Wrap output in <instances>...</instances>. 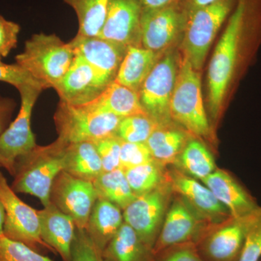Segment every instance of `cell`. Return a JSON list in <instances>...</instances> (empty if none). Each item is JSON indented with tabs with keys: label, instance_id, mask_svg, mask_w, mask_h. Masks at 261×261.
<instances>
[{
	"label": "cell",
	"instance_id": "25",
	"mask_svg": "<svg viewBox=\"0 0 261 261\" xmlns=\"http://www.w3.org/2000/svg\"><path fill=\"white\" fill-rule=\"evenodd\" d=\"M63 171L75 177L93 182L103 172L100 157L94 142L67 145Z\"/></svg>",
	"mask_w": 261,
	"mask_h": 261
},
{
	"label": "cell",
	"instance_id": "2",
	"mask_svg": "<svg viewBox=\"0 0 261 261\" xmlns=\"http://www.w3.org/2000/svg\"><path fill=\"white\" fill-rule=\"evenodd\" d=\"M246 11V1L239 0L211 58L207 82L209 107L211 118L214 121L221 112L225 94L234 71Z\"/></svg>",
	"mask_w": 261,
	"mask_h": 261
},
{
	"label": "cell",
	"instance_id": "10",
	"mask_svg": "<svg viewBox=\"0 0 261 261\" xmlns=\"http://www.w3.org/2000/svg\"><path fill=\"white\" fill-rule=\"evenodd\" d=\"M21 104L18 116L0 135V167L14 176L17 161L37 146L31 120L33 108L42 89L23 87L19 89Z\"/></svg>",
	"mask_w": 261,
	"mask_h": 261
},
{
	"label": "cell",
	"instance_id": "39",
	"mask_svg": "<svg viewBox=\"0 0 261 261\" xmlns=\"http://www.w3.org/2000/svg\"><path fill=\"white\" fill-rule=\"evenodd\" d=\"M20 27L0 15V58H6L17 47Z\"/></svg>",
	"mask_w": 261,
	"mask_h": 261
},
{
	"label": "cell",
	"instance_id": "11",
	"mask_svg": "<svg viewBox=\"0 0 261 261\" xmlns=\"http://www.w3.org/2000/svg\"><path fill=\"white\" fill-rule=\"evenodd\" d=\"M176 58L167 55L158 62L139 91L141 105L160 126L171 125L170 102L178 73Z\"/></svg>",
	"mask_w": 261,
	"mask_h": 261
},
{
	"label": "cell",
	"instance_id": "19",
	"mask_svg": "<svg viewBox=\"0 0 261 261\" xmlns=\"http://www.w3.org/2000/svg\"><path fill=\"white\" fill-rule=\"evenodd\" d=\"M202 182L232 217L246 216L261 207L246 188L226 170L217 168Z\"/></svg>",
	"mask_w": 261,
	"mask_h": 261
},
{
	"label": "cell",
	"instance_id": "1",
	"mask_svg": "<svg viewBox=\"0 0 261 261\" xmlns=\"http://www.w3.org/2000/svg\"><path fill=\"white\" fill-rule=\"evenodd\" d=\"M67 144L57 139L48 145H37L17 161L11 188L15 193L34 196L44 207L50 203L53 181L64 170Z\"/></svg>",
	"mask_w": 261,
	"mask_h": 261
},
{
	"label": "cell",
	"instance_id": "12",
	"mask_svg": "<svg viewBox=\"0 0 261 261\" xmlns=\"http://www.w3.org/2000/svg\"><path fill=\"white\" fill-rule=\"evenodd\" d=\"M98 197L93 182L75 177L61 171L51 185L49 199L51 203L70 216L75 227L85 229L89 216Z\"/></svg>",
	"mask_w": 261,
	"mask_h": 261
},
{
	"label": "cell",
	"instance_id": "9",
	"mask_svg": "<svg viewBox=\"0 0 261 261\" xmlns=\"http://www.w3.org/2000/svg\"><path fill=\"white\" fill-rule=\"evenodd\" d=\"M173 195L168 178V181L152 191L137 197L123 211L124 222L135 230L141 240L152 250Z\"/></svg>",
	"mask_w": 261,
	"mask_h": 261
},
{
	"label": "cell",
	"instance_id": "40",
	"mask_svg": "<svg viewBox=\"0 0 261 261\" xmlns=\"http://www.w3.org/2000/svg\"><path fill=\"white\" fill-rule=\"evenodd\" d=\"M14 108L12 99L0 97V135L6 129Z\"/></svg>",
	"mask_w": 261,
	"mask_h": 261
},
{
	"label": "cell",
	"instance_id": "32",
	"mask_svg": "<svg viewBox=\"0 0 261 261\" xmlns=\"http://www.w3.org/2000/svg\"><path fill=\"white\" fill-rule=\"evenodd\" d=\"M0 261H54L0 233Z\"/></svg>",
	"mask_w": 261,
	"mask_h": 261
},
{
	"label": "cell",
	"instance_id": "31",
	"mask_svg": "<svg viewBox=\"0 0 261 261\" xmlns=\"http://www.w3.org/2000/svg\"><path fill=\"white\" fill-rule=\"evenodd\" d=\"M159 126L147 113L134 115L122 118L116 135L123 142L146 143Z\"/></svg>",
	"mask_w": 261,
	"mask_h": 261
},
{
	"label": "cell",
	"instance_id": "20",
	"mask_svg": "<svg viewBox=\"0 0 261 261\" xmlns=\"http://www.w3.org/2000/svg\"><path fill=\"white\" fill-rule=\"evenodd\" d=\"M37 212L41 236L44 243L50 246L63 261H70L72 244L76 228L73 220L51 202Z\"/></svg>",
	"mask_w": 261,
	"mask_h": 261
},
{
	"label": "cell",
	"instance_id": "42",
	"mask_svg": "<svg viewBox=\"0 0 261 261\" xmlns=\"http://www.w3.org/2000/svg\"><path fill=\"white\" fill-rule=\"evenodd\" d=\"M216 1H218V0H187L186 9L200 8V7L212 4Z\"/></svg>",
	"mask_w": 261,
	"mask_h": 261
},
{
	"label": "cell",
	"instance_id": "23",
	"mask_svg": "<svg viewBox=\"0 0 261 261\" xmlns=\"http://www.w3.org/2000/svg\"><path fill=\"white\" fill-rule=\"evenodd\" d=\"M158 53L138 46L127 48L115 82L138 93L151 70L158 63Z\"/></svg>",
	"mask_w": 261,
	"mask_h": 261
},
{
	"label": "cell",
	"instance_id": "17",
	"mask_svg": "<svg viewBox=\"0 0 261 261\" xmlns=\"http://www.w3.org/2000/svg\"><path fill=\"white\" fill-rule=\"evenodd\" d=\"M140 0H110L102 30L98 37L125 47L141 45Z\"/></svg>",
	"mask_w": 261,
	"mask_h": 261
},
{
	"label": "cell",
	"instance_id": "44",
	"mask_svg": "<svg viewBox=\"0 0 261 261\" xmlns=\"http://www.w3.org/2000/svg\"><path fill=\"white\" fill-rule=\"evenodd\" d=\"M152 261H153V259H152Z\"/></svg>",
	"mask_w": 261,
	"mask_h": 261
},
{
	"label": "cell",
	"instance_id": "41",
	"mask_svg": "<svg viewBox=\"0 0 261 261\" xmlns=\"http://www.w3.org/2000/svg\"><path fill=\"white\" fill-rule=\"evenodd\" d=\"M179 0H140L143 8L156 9L178 3Z\"/></svg>",
	"mask_w": 261,
	"mask_h": 261
},
{
	"label": "cell",
	"instance_id": "37",
	"mask_svg": "<svg viewBox=\"0 0 261 261\" xmlns=\"http://www.w3.org/2000/svg\"><path fill=\"white\" fill-rule=\"evenodd\" d=\"M153 261H205L196 244L187 243L173 245L153 254Z\"/></svg>",
	"mask_w": 261,
	"mask_h": 261
},
{
	"label": "cell",
	"instance_id": "34",
	"mask_svg": "<svg viewBox=\"0 0 261 261\" xmlns=\"http://www.w3.org/2000/svg\"><path fill=\"white\" fill-rule=\"evenodd\" d=\"M0 82H5L14 86L15 88H22L23 87H36L44 90L46 87L40 82L36 80L29 71L21 65L6 64L0 60Z\"/></svg>",
	"mask_w": 261,
	"mask_h": 261
},
{
	"label": "cell",
	"instance_id": "27",
	"mask_svg": "<svg viewBox=\"0 0 261 261\" xmlns=\"http://www.w3.org/2000/svg\"><path fill=\"white\" fill-rule=\"evenodd\" d=\"M185 132L171 125L159 126L146 142L154 161L164 166H173L187 140Z\"/></svg>",
	"mask_w": 261,
	"mask_h": 261
},
{
	"label": "cell",
	"instance_id": "6",
	"mask_svg": "<svg viewBox=\"0 0 261 261\" xmlns=\"http://www.w3.org/2000/svg\"><path fill=\"white\" fill-rule=\"evenodd\" d=\"M123 118L111 113L92 112L82 106L60 101L54 115L58 140L67 145L95 142L116 135Z\"/></svg>",
	"mask_w": 261,
	"mask_h": 261
},
{
	"label": "cell",
	"instance_id": "21",
	"mask_svg": "<svg viewBox=\"0 0 261 261\" xmlns=\"http://www.w3.org/2000/svg\"><path fill=\"white\" fill-rule=\"evenodd\" d=\"M82 107L92 112L111 113L121 118L147 113L141 105L139 94L115 81L97 99Z\"/></svg>",
	"mask_w": 261,
	"mask_h": 261
},
{
	"label": "cell",
	"instance_id": "35",
	"mask_svg": "<svg viewBox=\"0 0 261 261\" xmlns=\"http://www.w3.org/2000/svg\"><path fill=\"white\" fill-rule=\"evenodd\" d=\"M102 162L103 172L121 168V140L116 135L94 142Z\"/></svg>",
	"mask_w": 261,
	"mask_h": 261
},
{
	"label": "cell",
	"instance_id": "30",
	"mask_svg": "<svg viewBox=\"0 0 261 261\" xmlns=\"http://www.w3.org/2000/svg\"><path fill=\"white\" fill-rule=\"evenodd\" d=\"M168 166L153 160L124 170V172L132 192L136 197H139L152 191L168 181Z\"/></svg>",
	"mask_w": 261,
	"mask_h": 261
},
{
	"label": "cell",
	"instance_id": "18",
	"mask_svg": "<svg viewBox=\"0 0 261 261\" xmlns=\"http://www.w3.org/2000/svg\"><path fill=\"white\" fill-rule=\"evenodd\" d=\"M53 89L61 102L82 106L97 99L106 88L99 83L92 67L75 55L69 69Z\"/></svg>",
	"mask_w": 261,
	"mask_h": 261
},
{
	"label": "cell",
	"instance_id": "4",
	"mask_svg": "<svg viewBox=\"0 0 261 261\" xmlns=\"http://www.w3.org/2000/svg\"><path fill=\"white\" fill-rule=\"evenodd\" d=\"M171 119L195 137L211 140L212 130L204 108L200 75L184 58L170 102Z\"/></svg>",
	"mask_w": 261,
	"mask_h": 261
},
{
	"label": "cell",
	"instance_id": "13",
	"mask_svg": "<svg viewBox=\"0 0 261 261\" xmlns=\"http://www.w3.org/2000/svg\"><path fill=\"white\" fill-rule=\"evenodd\" d=\"M211 226L201 219L181 197L174 194L152 248V254L178 244H196Z\"/></svg>",
	"mask_w": 261,
	"mask_h": 261
},
{
	"label": "cell",
	"instance_id": "3",
	"mask_svg": "<svg viewBox=\"0 0 261 261\" xmlns=\"http://www.w3.org/2000/svg\"><path fill=\"white\" fill-rule=\"evenodd\" d=\"M75 53L69 43L56 34H34L25 42L15 61L48 88H54L73 63Z\"/></svg>",
	"mask_w": 261,
	"mask_h": 261
},
{
	"label": "cell",
	"instance_id": "5",
	"mask_svg": "<svg viewBox=\"0 0 261 261\" xmlns=\"http://www.w3.org/2000/svg\"><path fill=\"white\" fill-rule=\"evenodd\" d=\"M233 0H218L206 6L185 10V58L199 70L215 37L231 12Z\"/></svg>",
	"mask_w": 261,
	"mask_h": 261
},
{
	"label": "cell",
	"instance_id": "8",
	"mask_svg": "<svg viewBox=\"0 0 261 261\" xmlns=\"http://www.w3.org/2000/svg\"><path fill=\"white\" fill-rule=\"evenodd\" d=\"M261 216V207L251 214L228 218L212 225L196 243L205 261H238L250 228Z\"/></svg>",
	"mask_w": 261,
	"mask_h": 261
},
{
	"label": "cell",
	"instance_id": "16",
	"mask_svg": "<svg viewBox=\"0 0 261 261\" xmlns=\"http://www.w3.org/2000/svg\"><path fill=\"white\" fill-rule=\"evenodd\" d=\"M168 173L173 193L181 197L201 219L215 225L231 217L227 208L203 183L187 176L173 166L168 169Z\"/></svg>",
	"mask_w": 261,
	"mask_h": 261
},
{
	"label": "cell",
	"instance_id": "22",
	"mask_svg": "<svg viewBox=\"0 0 261 261\" xmlns=\"http://www.w3.org/2000/svg\"><path fill=\"white\" fill-rule=\"evenodd\" d=\"M123 222L121 208L109 201L97 198L85 230L89 238L103 251Z\"/></svg>",
	"mask_w": 261,
	"mask_h": 261
},
{
	"label": "cell",
	"instance_id": "29",
	"mask_svg": "<svg viewBox=\"0 0 261 261\" xmlns=\"http://www.w3.org/2000/svg\"><path fill=\"white\" fill-rule=\"evenodd\" d=\"M110 0H64L76 13L80 35L98 37L106 20Z\"/></svg>",
	"mask_w": 261,
	"mask_h": 261
},
{
	"label": "cell",
	"instance_id": "7",
	"mask_svg": "<svg viewBox=\"0 0 261 261\" xmlns=\"http://www.w3.org/2000/svg\"><path fill=\"white\" fill-rule=\"evenodd\" d=\"M0 200L5 209L3 233L5 237L23 243L40 253L51 252L56 254L42 240L37 210L19 198L1 171Z\"/></svg>",
	"mask_w": 261,
	"mask_h": 261
},
{
	"label": "cell",
	"instance_id": "28",
	"mask_svg": "<svg viewBox=\"0 0 261 261\" xmlns=\"http://www.w3.org/2000/svg\"><path fill=\"white\" fill-rule=\"evenodd\" d=\"M98 198L104 199L122 211L137 198L121 168L102 172L93 181Z\"/></svg>",
	"mask_w": 261,
	"mask_h": 261
},
{
	"label": "cell",
	"instance_id": "26",
	"mask_svg": "<svg viewBox=\"0 0 261 261\" xmlns=\"http://www.w3.org/2000/svg\"><path fill=\"white\" fill-rule=\"evenodd\" d=\"M173 167L197 180H202L217 169L211 151L197 139H189Z\"/></svg>",
	"mask_w": 261,
	"mask_h": 261
},
{
	"label": "cell",
	"instance_id": "15",
	"mask_svg": "<svg viewBox=\"0 0 261 261\" xmlns=\"http://www.w3.org/2000/svg\"><path fill=\"white\" fill-rule=\"evenodd\" d=\"M178 3L156 8H143L140 20L141 45L154 53L167 47L184 29L185 10Z\"/></svg>",
	"mask_w": 261,
	"mask_h": 261
},
{
	"label": "cell",
	"instance_id": "45",
	"mask_svg": "<svg viewBox=\"0 0 261 261\" xmlns=\"http://www.w3.org/2000/svg\"><path fill=\"white\" fill-rule=\"evenodd\" d=\"M0 60H2L1 58H0Z\"/></svg>",
	"mask_w": 261,
	"mask_h": 261
},
{
	"label": "cell",
	"instance_id": "38",
	"mask_svg": "<svg viewBox=\"0 0 261 261\" xmlns=\"http://www.w3.org/2000/svg\"><path fill=\"white\" fill-rule=\"evenodd\" d=\"M261 216L250 228L238 261H260Z\"/></svg>",
	"mask_w": 261,
	"mask_h": 261
},
{
	"label": "cell",
	"instance_id": "24",
	"mask_svg": "<svg viewBox=\"0 0 261 261\" xmlns=\"http://www.w3.org/2000/svg\"><path fill=\"white\" fill-rule=\"evenodd\" d=\"M103 255L107 261H152L153 259L152 249L125 222L103 250Z\"/></svg>",
	"mask_w": 261,
	"mask_h": 261
},
{
	"label": "cell",
	"instance_id": "33",
	"mask_svg": "<svg viewBox=\"0 0 261 261\" xmlns=\"http://www.w3.org/2000/svg\"><path fill=\"white\" fill-rule=\"evenodd\" d=\"M70 261H107L103 251L89 238L85 229L75 228Z\"/></svg>",
	"mask_w": 261,
	"mask_h": 261
},
{
	"label": "cell",
	"instance_id": "14",
	"mask_svg": "<svg viewBox=\"0 0 261 261\" xmlns=\"http://www.w3.org/2000/svg\"><path fill=\"white\" fill-rule=\"evenodd\" d=\"M70 44L75 55L82 57L92 67L105 88L116 80L128 48L99 37H85L78 34Z\"/></svg>",
	"mask_w": 261,
	"mask_h": 261
},
{
	"label": "cell",
	"instance_id": "43",
	"mask_svg": "<svg viewBox=\"0 0 261 261\" xmlns=\"http://www.w3.org/2000/svg\"><path fill=\"white\" fill-rule=\"evenodd\" d=\"M5 221V209L3 207V203L0 200V233H3V224Z\"/></svg>",
	"mask_w": 261,
	"mask_h": 261
},
{
	"label": "cell",
	"instance_id": "36",
	"mask_svg": "<svg viewBox=\"0 0 261 261\" xmlns=\"http://www.w3.org/2000/svg\"><path fill=\"white\" fill-rule=\"evenodd\" d=\"M150 151L145 143H121V168L124 170L136 167L153 161Z\"/></svg>",
	"mask_w": 261,
	"mask_h": 261
}]
</instances>
